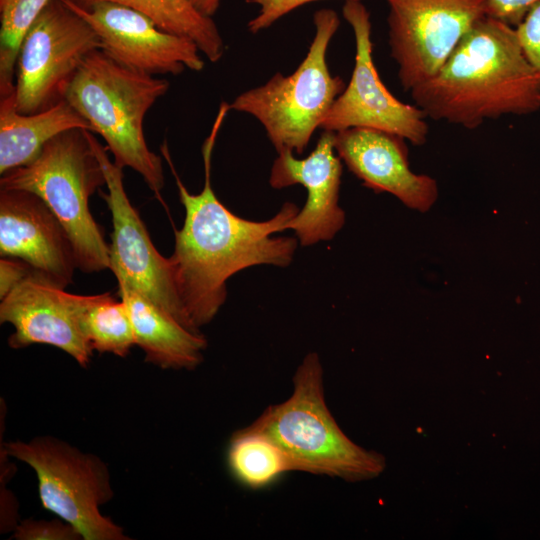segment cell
<instances>
[{
  "label": "cell",
  "instance_id": "obj_1",
  "mask_svg": "<svg viewBox=\"0 0 540 540\" xmlns=\"http://www.w3.org/2000/svg\"><path fill=\"white\" fill-rule=\"evenodd\" d=\"M229 110L228 103L220 104L203 143L205 183L200 193L187 190L174 168L166 141L161 146L185 209L169 261L181 303L197 329L218 313L227 296L226 281L233 274L262 264L285 267L297 248L296 238L272 237L287 230L288 222L299 212L295 204L285 203L269 220L251 221L232 213L215 195L210 178L212 153Z\"/></svg>",
  "mask_w": 540,
  "mask_h": 540
},
{
  "label": "cell",
  "instance_id": "obj_2",
  "mask_svg": "<svg viewBox=\"0 0 540 540\" xmlns=\"http://www.w3.org/2000/svg\"><path fill=\"white\" fill-rule=\"evenodd\" d=\"M435 121L475 129L486 120L540 109V75L516 28L486 15L461 38L439 71L410 90Z\"/></svg>",
  "mask_w": 540,
  "mask_h": 540
},
{
  "label": "cell",
  "instance_id": "obj_3",
  "mask_svg": "<svg viewBox=\"0 0 540 540\" xmlns=\"http://www.w3.org/2000/svg\"><path fill=\"white\" fill-rule=\"evenodd\" d=\"M167 79L128 68L102 50L91 52L70 82L65 100L105 140L114 163L139 173L161 202L162 159L145 141L143 120L168 91Z\"/></svg>",
  "mask_w": 540,
  "mask_h": 540
},
{
  "label": "cell",
  "instance_id": "obj_4",
  "mask_svg": "<svg viewBox=\"0 0 540 540\" xmlns=\"http://www.w3.org/2000/svg\"><path fill=\"white\" fill-rule=\"evenodd\" d=\"M248 428L269 437L292 471L361 481L377 477L386 466L381 454L356 445L333 418L315 352L307 354L297 368L289 398L267 407Z\"/></svg>",
  "mask_w": 540,
  "mask_h": 540
},
{
  "label": "cell",
  "instance_id": "obj_5",
  "mask_svg": "<svg viewBox=\"0 0 540 540\" xmlns=\"http://www.w3.org/2000/svg\"><path fill=\"white\" fill-rule=\"evenodd\" d=\"M103 185V168L89 141L88 130L81 128L58 134L34 160L0 178L2 189L30 191L46 203L70 237L77 269L85 273L110 269V246L88 203Z\"/></svg>",
  "mask_w": 540,
  "mask_h": 540
},
{
  "label": "cell",
  "instance_id": "obj_6",
  "mask_svg": "<svg viewBox=\"0 0 540 540\" xmlns=\"http://www.w3.org/2000/svg\"><path fill=\"white\" fill-rule=\"evenodd\" d=\"M315 35L309 50L290 75L274 74L265 84L239 94L230 108L255 117L277 152L302 154L346 85L327 64L329 43L340 25L329 8L313 15Z\"/></svg>",
  "mask_w": 540,
  "mask_h": 540
},
{
  "label": "cell",
  "instance_id": "obj_7",
  "mask_svg": "<svg viewBox=\"0 0 540 540\" xmlns=\"http://www.w3.org/2000/svg\"><path fill=\"white\" fill-rule=\"evenodd\" d=\"M4 452L35 471L42 506L72 525L84 540L130 539L100 512L113 491L108 467L99 457L51 436L7 442Z\"/></svg>",
  "mask_w": 540,
  "mask_h": 540
},
{
  "label": "cell",
  "instance_id": "obj_8",
  "mask_svg": "<svg viewBox=\"0 0 540 540\" xmlns=\"http://www.w3.org/2000/svg\"><path fill=\"white\" fill-rule=\"evenodd\" d=\"M92 26L63 0H50L26 31L15 68L18 112L33 114L65 99L84 59L101 50Z\"/></svg>",
  "mask_w": 540,
  "mask_h": 540
},
{
  "label": "cell",
  "instance_id": "obj_9",
  "mask_svg": "<svg viewBox=\"0 0 540 540\" xmlns=\"http://www.w3.org/2000/svg\"><path fill=\"white\" fill-rule=\"evenodd\" d=\"M390 55L404 90L433 77L467 31L488 15L486 0H385Z\"/></svg>",
  "mask_w": 540,
  "mask_h": 540
},
{
  "label": "cell",
  "instance_id": "obj_10",
  "mask_svg": "<svg viewBox=\"0 0 540 540\" xmlns=\"http://www.w3.org/2000/svg\"><path fill=\"white\" fill-rule=\"evenodd\" d=\"M342 14L355 38V63L351 79L337 97L320 128L337 132L368 127L396 134L413 145H423L429 127L416 105L398 100L386 88L374 64L370 13L361 0L345 1Z\"/></svg>",
  "mask_w": 540,
  "mask_h": 540
},
{
  "label": "cell",
  "instance_id": "obj_11",
  "mask_svg": "<svg viewBox=\"0 0 540 540\" xmlns=\"http://www.w3.org/2000/svg\"><path fill=\"white\" fill-rule=\"evenodd\" d=\"M88 131L91 146L103 168L107 192L99 191L112 215L110 270L119 273L144 296L184 327L200 333L179 298L169 258L153 245L148 230L130 203L123 183V168L108 157L106 148Z\"/></svg>",
  "mask_w": 540,
  "mask_h": 540
},
{
  "label": "cell",
  "instance_id": "obj_12",
  "mask_svg": "<svg viewBox=\"0 0 540 540\" xmlns=\"http://www.w3.org/2000/svg\"><path fill=\"white\" fill-rule=\"evenodd\" d=\"M63 1L96 31L101 50L128 68L151 75H178L186 68H204L194 41L162 30L140 11L110 1H97L86 7Z\"/></svg>",
  "mask_w": 540,
  "mask_h": 540
},
{
  "label": "cell",
  "instance_id": "obj_13",
  "mask_svg": "<svg viewBox=\"0 0 540 540\" xmlns=\"http://www.w3.org/2000/svg\"><path fill=\"white\" fill-rule=\"evenodd\" d=\"M0 255L18 258L65 289L77 268L65 228L36 194L0 189Z\"/></svg>",
  "mask_w": 540,
  "mask_h": 540
},
{
  "label": "cell",
  "instance_id": "obj_14",
  "mask_svg": "<svg viewBox=\"0 0 540 540\" xmlns=\"http://www.w3.org/2000/svg\"><path fill=\"white\" fill-rule=\"evenodd\" d=\"M0 322L15 328L8 339L13 349L51 345L69 354L82 367L88 365L93 355L81 330L72 294L36 271L1 299Z\"/></svg>",
  "mask_w": 540,
  "mask_h": 540
},
{
  "label": "cell",
  "instance_id": "obj_15",
  "mask_svg": "<svg viewBox=\"0 0 540 540\" xmlns=\"http://www.w3.org/2000/svg\"><path fill=\"white\" fill-rule=\"evenodd\" d=\"M342 163L334 148V132L321 134L313 151L298 159L292 151L278 152L269 177L274 189L300 184L307 190L304 207L287 224L302 246L331 240L343 227L345 214L338 204Z\"/></svg>",
  "mask_w": 540,
  "mask_h": 540
},
{
  "label": "cell",
  "instance_id": "obj_16",
  "mask_svg": "<svg viewBox=\"0 0 540 540\" xmlns=\"http://www.w3.org/2000/svg\"><path fill=\"white\" fill-rule=\"evenodd\" d=\"M404 140L368 127L334 132L337 155L366 187L390 193L407 207L425 212L437 200L438 185L432 177L411 171Z\"/></svg>",
  "mask_w": 540,
  "mask_h": 540
},
{
  "label": "cell",
  "instance_id": "obj_17",
  "mask_svg": "<svg viewBox=\"0 0 540 540\" xmlns=\"http://www.w3.org/2000/svg\"><path fill=\"white\" fill-rule=\"evenodd\" d=\"M119 295L127 306L136 345L145 361L163 369H193L203 360L205 337L184 327L135 289L123 275L113 273Z\"/></svg>",
  "mask_w": 540,
  "mask_h": 540
},
{
  "label": "cell",
  "instance_id": "obj_18",
  "mask_svg": "<svg viewBox=\"0 0 540 540\" xmlns=\"http://www.w3.org/2000/svg\"><path fill=\"white\" fill-rule=\"evenodd\" d=\"M75 128L93 132L65 99L37 113L22 114L16 108L15 90L0 98V174L30 163L52 138Z\"/></svg>",
  "mask_w": 540,
  "mask_h": 540
},
{
  "label": "cell",
  "instance_id": "obj_19",
  "mask_svg": "<svg viewBox=\"0 0 540 540\" xmlns=\"http://www.w3.org/2000/svg\"><path fill=\"white\" fill-rule=\"evenodd\" d=\"M80 7L110 1L131 7L150 17L158 27L195 42L210 62L219 61L225 51L222 36L210 17L200 14L187 0H70Z\"/></svg>",
  "mask_w": 540,
  "mask_h": 540
},
{
  "label": "cell",
  "instance_id": "obj_20",
  "mask_svg": "<svg viewBox=\"0 0 540 540\" xmlns=\"http://www.w3.org/2000/svg\"><path fill=\"white\" fill-rule=\"evenodd\" d=\"M81 330L93 351L125 357L136 345L132 322L123 300L106 292L72 294Z\"/></svg>",
  "mask_w": 540,
  "mask_h": 540
},
{
  "label": "cell",
  "instance_id": "obj_21",
  "mask_svg": "<svg viewBox=\"0 0 540 540\" xmlns=\"http://www.w3.org/2000/svg\"><path fill=\"white\" fill-rule=\"evenodd\" d=\"M227 464L235 480L250 489L267 487L292 471L282 450L269 437L248 427L231 437Z\"/></svg>",
  "mask_w": 540,
  "mask_h": 540
},
{
  "label": "cell",
  "instance_id": "obj_22",
  "mask_svg": "<svg viewBox=\"0 0 540 540\" xmlns=\"http://www.w3.org/2000/svg\"><path fill=\"white\" fill-rule=\"evenodd\" d=\"M50 0H0V98L15 90V68L22 39Z\"/></svg>",
  "mask_w": 540,
  "mask_h": 540
},
{
  "label": "cell",
  "instance_id": "obj_23",
  "mask_svg": "<svg viewBox=\"0 0 540 540\" xmlns=\"http://www.w3.org/2000/svg\"><path fill=\"white\" fill-rule=\"evenodd\" d=\"M13 537L18 540L83 539L72 525L61 520H25L16 526Z\"/></svg>",
  "mask_w": 540,
  "mask_h": 540
},
{
  "label": "cell",
  "instance_id": "obj_24",
  "mask_svg": "<svg viewBox=\"0 0 540 540\" xmlns=\"http://www.w3.org/2000/svg\"><path fill=\"white\" fill-rule=\"evenodd\" d=\"M249 4L258 6L257 15L252 18L247 29L252 34H257L272 26L281 17L287 15L296 8L319 0H246ZM348 1V0H344Z\"/></svg>",
  "mask_w": 540,
  "mask_h": 540
},
{
  "label": "cell",
  "instance_id": "obj_25",
  "mask_svg": "<svg viewBox=\"0 0 540 540\" xmlns=\"http://www.w3.org/2000/svg\"><path fill=\"white\" fill-rule=\"evenodd\" d=\"M515 28L527 59L540 75V2Z\"/></svg>",
  "mask_w": 540,
  "mask_h": 540
},
{
  "label": "cell",
  "instance_id": "obj_26",
  "mask_svg": "<svg viewBox=\"0 0 540 540\" xmlns=\"http://www.w3.org/2000/svg\"><path fill=\"white\" fill-rule=\"evenodd\" d=\"M488 15L516 27L540 0H486Z\"/></svg>",
  "mask_w": 540,
  "mask_h": 540
},
{
  "label": "cell",
  "instance_id": "obj_27",
  "mask_svg": "<svg viewBox=\"0 0 540 540\" xmlns=\"http://www.w3.org/2000/svg\"><path fill=\"white\" fill-rule=\"evenodd\" d=\"M33 271V268L21 259L2 257L0 260V298L7 296Z\"/></svg>",
  "mask_w": 540,
  "mask_h": 540
},
{
  "label": "cell",
  "instance_id": "obj_28",
  "mask_svg": "<svg viewBox=\"0 0 540 540\" xmlns=\"http://www.w3.org/2000/svg\"><path fill=\"white\" fill-rule=\"evenodd\" d=\"M200 14L212 18L217 12L221 0H187Z\"/></svg>",
  "mask_w": 540,
  "mask_h": 540
}]
</instances>
